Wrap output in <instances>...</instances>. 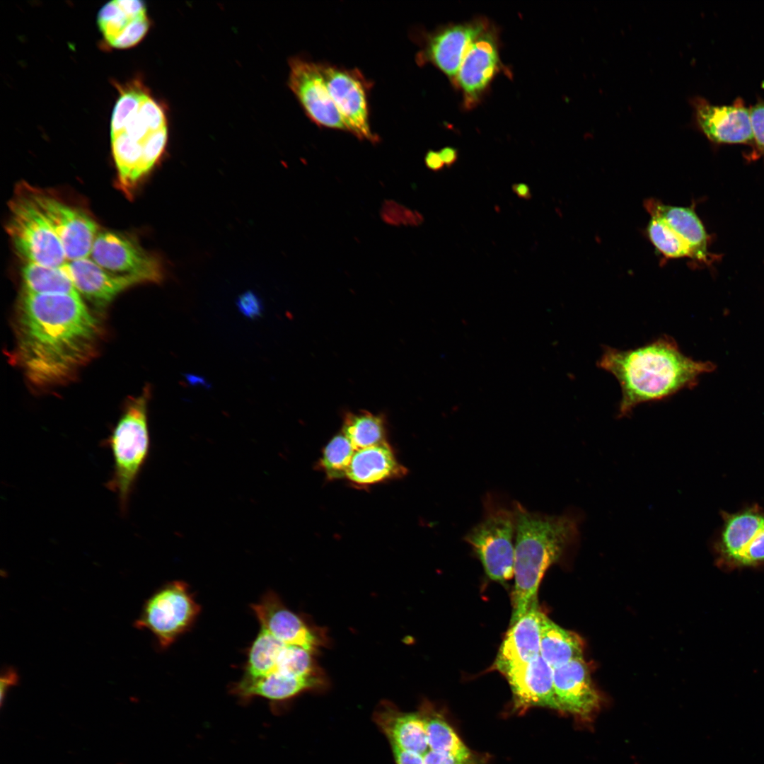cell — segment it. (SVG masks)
Listing matches in <instances>:
<instances>
[{
    "mask_svg": "<svg viewBox=\"0 0 764 764\" xmlns=\"http://www.w3.org/2000/svg\"><path fill=\"white\" fill-rule=\"evenodd\" d=\"M714 543L719 566L727 568L764 565V509L757 504L734 513L722 512Z\"/></svg>",
    "mask_w": 764,
    "mask_h": 764,
    "instance_id": "9",
    "label": "cell"
},
{
    "mask_svg": "<svg viewBox=\"0 0 764 764\" xmlns=\"http://www.w3.org/2000/svg\"><path fill=\"white\" fill-rule=\"evenodd\" d=\"M424 764H480L478 758L462 759L450 754L429 750L424 756Z\"/></svg>",
    "mask_w": 764,
    "mask_h": 764,
    "instance_id": "34",
    "label": "cell"
},
{
    "mask_svg": "<svg viewBox=\"0 0 764 764\" xmlns=\"http://www.w3.org/2000/svg\"><path fill=\"white\" fill-rule=\"evenodd\" d=\"M514 589L510 625L538 603L540 581L548 569L561 560L579 538L577 515L531 511L516 502Z\"/></svg>",
    "mask_w": 764,
    "mask_h": 764,
    "instance_id": "4",
    "label": "cell"
},
{
    "mask_svg": "<svg viewBox=\"0 0 764 764\" xmlns=\"http://www.w3.org/2000/svg\"><path fill=\"white\" fill-rule=\"evenodd\" d=\"M424 163L429 170L434 172L441 170L445 166L440 157L439 151L433 150H429L426 153L424 156Z\"/></svg>",
    "mask_w": 764,
    "mask_h": 764,
    "instance_id": "38",
    "label": "cell"
},
{
    "mask_svg": "<svg viewBox=\"0 0 764 764\" xmlns=\"http://www.w3.org/2000/svg\"><path fill=\"white\" fill-rule=\"evenodd\" d=\"M541 613L538 603H536L520 619L510 625L494 664V667L504 676L540 655Z\"/></svg>",
    "mask_w": 764,
    "mask_h": 764,
    "instance_id": "22",
    "label": "cell"
},
{
    "mask_svg": "<svg viewBox=\"0 0 764 764\" xmlns=\"http://www.w3.org/2000/svg\"><path fill=\"white\" fill-rule=\"evenodd\" d=\"M395 764H424L423 756L410 751H407L391 746Z\"/></svg>",
    "mask_w": 764,
    "mask_h": 764,
    "instance_id": "36",
    "label": "cell"
},
{
    "mask_svg": "<svg viewBox=\"0 0 764 764\" xmlns=\"http://www.w3.org/2000/svg\"><path fill=\"white\" fill-rule=\"evenodd\" d=\"M328 92L347 129L360 139L378 140L371 129L368 91L371 84L357 69L319 64Z\"/></svg>",
    "mask_w": 764,
    "mask_h": 764,
    "instance_id": "12",
    "label": "cell"
},
{
    "mask_svg": "<svg viewBox=\"0 0 764 764\" xmlns=\"http://www.w3.org/2000/svg\"><path fill=\"white\" fill-rule=\"evenodd\" d=\"M324 674L308 677H293L277 673L248 678L242 677L232 685L231 692L242 700L262 698L270 702L291 699L302 692L315 689L325 684Z\"/></svg>",
    "mask_w": 764,
    "mask_h": 764,
    "instance_id": "24",
    "label": "cell"
},
{
    "mask_svg": "<svg viewBox=\"0 0 764 764\" xmlns=\"http://www.w3.org/2000/svg\"><path fill=\"white\" fill-rule=\"evenodd\" d=\"M374 718L390 746L424 756L429 750L425 722L422 713L402 712L390 702L380 703Z\"/></svg>",
    "mask_w": 764,
    "mask_h": 764,
    "instance_id": "23",
    "label": "cell"
},
{
    "mask_svg": "<svg viewBox=\"0 0 764 764\" xmlns=\"http://www.w3.org/2000/svg\"><path fill=\"white\" fill-rule=\"evenodd\" d=\"M487 28L485 21L477 19L440 29L426 38L417 61L433 64L454 81L468 50Z\"/></svg>",
    "mask_w": 764,
    "mask_h": 764,
    "instance_id": "16",
    "label": "cell"
},
{
    "mask_svg": "<svg viewBox=\"0 0 764 764\" xmlns=\"http://www.w3.org/2000/svg\"><path fill=\"white\" fill-rule=\"evenodd\" d=\"M439 154L444 165L448 168L453 166L458 158V151L457 149L452 146H445L442 148L439 151Z\"/></svg>",
    "mask_w": 764,
    "mask_h": 764,
    "instance_id": "39",
    "label": "cell"
},
{
    "mask_svg": "<svg viewBox=\"0 0 764 764\" xmlns=\"http://www.w3.org/2000/svg\"><path fill=\"white\" fill-rule=\"evenodd\" d=\"M110 144L121 187L129 190L162 157L168 139L164 108L139 79L117 84Z\"/></svg>",
    "mask_w": 764,
    "mask_h": 764,
    "instance_id": "3",
    "label": "cell"
},
{
    "mask_svg": "<svg viewBox=\"0 0 764 764\" xmlns=\"http://www.w3.org/2000/svg\"><path fill=\"white\" fill-rule=\"evenodd\" d=\"M149 389L134 398L106 441L113 457V472L106 487L116 494L120 511L125 514L139 473L149 453L147 403Z\"/></svg>",
    "mask_w": 764,
    "mask_h": 764,
    "instance_id": "5",
    "label": "cell"
},
{
    "mask_svg": "<svg viewBox=\"0 0 764 764\" xmlns=\"http://www.w3.org/2000/svg\"><path fill=\"white\" fill-rule=\"evenodd\" d=\"M6 230L25 262L59 267L66 262L59 238L28 191L9 203Z\"/></svg>",
    "mask_w": 764,
    "mask_h": 764,
    "instance_id": "7",
    "label": "cell"
},
{
    "mask_svg": "<svg viewBox=\"0 0 764 764\" xmlns=\"http://www.w3.org/2000/svg\"><path fill=\"white\" fill-rule=\"evenodd\" d=\"M238 306L247 316L254 317L260 315V301L251 291H247L239 297Z\"/></svg>",
    "mask_w": 764,
    "mask_h": 764,
    "instance_id": "35",
    "label": "cell"
},
{
    "mask_svg": "<svg viewBox=\"0 0 764 764\" xmlns=\"http://www.w3.org/2000/svg\"><path fill=\"white\" fill-rule=\"evenodd\" d=\"M584 643L575 632L565 630L541 613L540 655L554 669L583 658Z\"/></svg>",
    "mask_w": 764,
    "mask_h": 764,
    "instance_id": "27",
    "label": "cell"
},
{
    "mask_svg": "<svg viewBox=\"0 0 764 764\" xmlns=\"http://www.w3.org/2000/svg\"><path fill=\"white\" fill-rule=\"evenodd\" d=\"M504 676L516 707H543L560 710L555 692L553 668L540 655Z\"/></svg>",
    "mask_w": 764,
    "mask_h": 764,
    "instance_id": "21",
    "label": "cell"
},
{
    "mask_svg": "<svg viewBox=\"0 0 764 764\" xmlns=\"http://www.w3.org/2000/svg\"><path fill=\"white\" fill-rule=\"evenodd\" d=\"M644 207L650 216L661 219L679 235L690 247L693 258L706 260L707 236L693 209L666 204L653 198L646 199Z\"/></svg>",
    "mask_w": 764,
    "mask_h": 764,
    "instance_id": "26",
    "label": "cell"
},
{
    "mask_svg": "<svg viewBox=\"0 0 764 764\" xmlns=\"http://www.w3.org/2000/svg\"><path fill=\"white\" fill-rule=\"evenodd\" d=\"M15 323L17 361L39 387L71 377L91 358L99 336L98 323L81 296L22 290Z\"/></svg>",
    "mask_w": 764,
    "mask_h": 764,
    "instance_id": "1",
    "label": "cell"
},
{
    "mask_svg": "<svg viewBox=\"0 0 764 764\" xmlns=\"http://www.w3.org/2000/svg\"><path fill=\"white\" fill-rule=\"evenodd\" d=\"M289 64V86L309 119L320 127L347 131L328 92L319 64L293 57Z\"/></svg>",
    "mask_w": 764,
    "mask_h": 764,
    "instance_id": "13",
    "label": "cell"
},
{
    "mask_svg": "<svg viewBox=\"0 0 764 764\" xmlns=\"http://www.w3.org/2000/svg\"><path fill=\"white\" fill-rule=\"evenodd\" d=\"M22 290L39 294L81 296L62 267L25 262L21 268Z\"/></svg>",
    "mask_w": 764,
    "mask_h": 764,
    "instance_id": "28",
    "label": "cell"
},
{
    "mask_svg": "<svg viewBox=\"0 0 764 764\" xmlns=\"http://www.w3.org/2000/svg\"><path fill=\"white\" fill-rule=\"evenodd\" d=\"M511 188L514 194L521 199L528 200L532 197L531 189L525 183H514L512 185Z\"/></svg>",
    "mask_w": 764,
    "mask_h": 764,
    "instance_id": "40",
    "label": "cell"
},
{
    "mask_svg": "<svg viewBox=\"0 0 764 764\" xmlns=\"http://www.w3.org/2000/svg\"><path fill=\"white\" fill-rule=\"evenodd\" d=\"M555 692L561 711L588 719L600 707L596 689L584 658L553 669Z\"/></svg>",
    "mask_w": 764,
    "mask_h": 764,
    "instance_id": "19",
    "label": "cell"
},
{
    "mask_svg": "<svg viewBox=\"0 0 764 764\" xmlns=\"http://www.w3.org/2000/svg\"><path fill=\"white\" fill-rule=\"evenodd\" d=\"M90 257L107 272L134 277L142 283H159L164 277L158 257L145 250L133 238L114 231L97 235Z\"/></svg>",
    "mask_w": 764,
    "mask_h": 764,
    "instance_id": "10",
    "label": "cell"
},
{
    "mask_svg": "<svg viewBox=\"0 0 764 764\" xmlns=\"http://www.w3.org/2000/svg\"><path fill=\"white\" fill-rule=\"evenodd\" d=\"M201 612L188 584L183 581L168 582L145 602L135 627L148 630L158 647L165 649L189 631Z\"/></svg>",
    "mask_w": 764,
    "mask_h": 764,
    "instance_id": "8",
    "label": "cell"
},
{
    "mask_svg": "<svg viewBox=\"0 0 764 764\" xmlns=\"http://www.w3.org/2000/svg\"><path fill=\"white\" fill-rule=\"evenodd\" d=\"M597 365L620 384L618 417L628 416L639 404L664 400L691 388L701 374L714 369L710 362L685 356L667 335L635 349L603 346Z\"/></svg>",
    "mask_w": 764,
    "mask_h": 764,
    "instance_id": "2",
    "label": "cell"
},
{
    "mask_svg": "<svg viewBox=\"0 0 764 764\" xmlns=\"http://www.w3.org/2000/svg\"><path fill=\"white\" fill-rule=\"evenodd\" d=\"M753 141L764 151V101H759L750 108Z\"/></svg>",
    "mask_w": 764,
    "mask_h": 764,
    "instance_id": "33",
    "label": "cell"
},
{
    "mask_svg": "<svg viewBox=\"0 0 764 764\" xmlns=\"http://www.w3.org/2000/svg\"><path fill=\"white\" fill-rule=\"evenodd\" d=\"M26 188L59 238L67 261L89 257L99 233L95 220L83 210L56 197L28 186Z\"/></svg>",
    "mask_w": 764,
    "mask_h": 764,
    "instance_id": "11",
    "label": "cell"
},
{
    "mask_svg": "<svg viewBox=\"0 0 764 764\" xmlns=\"http://www.w3.org/2000/svg\"><path fill=\"white\" fill-rule=\"evenodd\" d=\"M261 629L284 644L303 647L313 653L325 644L323 633L311 627L283 603L273 591H267L250 605Z\"/></svg>",
    "mask_w": 764,
    "mask_h": 764,
    "instance_id": "15",
    "label": "cell"
},
{
    "mask_svg": "<svg viewBox=\"0 0 764 764\" xmlns=\"http://www.w3.org/2000/svg\"><path fill=\"white\" fill-rule=\"evenodd\" d=\"M18 681V676L15 669L12 668H7L4 672L2 673L1 676V702H3L4 698L6 694V692L9 690L10 687L17 684Z\"/></svg>",
    "mask_w": 764,
    "mask_h": 764,
    "instance_id": "37",
    "label": "cell"
},
{
    "mask_svg": "<svg viewBox=\"0 0 764 764\" xmlns=\"http://www.w3.org/2000/svg\"><path fill=\"white\" fill-rule=\"evenodd\" d=\"M516 502L507 503L492 494L483 499L481 521L465 536L487 576L504 582L514 576Z\"/></svg>",
    "mask_w": 764,
    "mask_h": 764,
    "instance_id": "6",
    "label": "cell"
},
{
    "mask_svg": "<svg viewBox=\"0 0 764 764\" xmlns=\"http://www.w3.org/2000/svg\"><path fill=\"white\" fill-rule=\"evenodd\" d=\"M356 450L349 439L340 434L325 446L320 465L330 480L346 477L347 470Z\"/></svg>",
    "mask_w": 764,
    "mask_h": 764,
    "instance_id": "32",
    "label": "cell"
},
{
    "mask_svg": "<svg viewBox=\"0 0 764 764\" xmlns=\"http://www.w3.org/2000/svg\"><path fill=\"white\" fill-rule=\"evenodd\" d=\"M387 441L356 451L346 477L358 485H368L406 475Z\"/></svg>",
    "mask_w": 764,
    "mask_h": 764,
    "instance_id": "25",
    "label": "cell"
},
{
    "mask_svg": "<svg viewBox=\"0 0 764 764\" xmlns=\"http://www.w3.org/2000/svg\"><path fill=\"white\" fill-rule=\"evenodd\" d=\"M646 233L652 245L665 258H693L688 245L661 219L651 216Z\"/></svg>",
    "mask_w": 764,
    "mask_h": 764,
    "instance_id": "31",
    "label": "cell"
},
{
    "mask_svg": "<svg viewBox=\"0 0 764 764\" xmlns=\"http://www.w3.org/2000/svg\"><path fill=\"white\" fill-rule=\"evenodd\" d=\"M499 65L497 35L488 28L468 50L454 79L463 92L465 108H472L480 100Z\"/></svg>",
    "mask_w": 764,
    "mask_h": 764,
    "instance_id": "17",
    "label": "cell"
},
{
    "mask_svg": "<svg viewBox=\"0 0 764 764\" xmlns=\"http://www.w3.org/2000/svg\"><path fill=\"white\" fill-rule=\"evenodd\" d=\"M692 125L714 143L739 144L753 141L750 108L741 101L715 105L701 96L689 98Z\"/></svg>",
    "mask_w": 764,
    "mask_h": 764,
    "instance_id": "14",
    "label": "cell"
},
{
    "mask_svg": "<svg viewBox=\"0 0 764 764\" xmlns=\"http://www.w3.org/2000/svg\"><path fill=\"white\" fill-rule=\"evenodd\" d=\"M342 432L356 451L386 441L383 418L369 412L347 414Z\"/></svg>",
    "mask_w": 764,
    "mask_h": 764,
    "instance_id": "30",
    "label": "cell"
},
{
    "mask_svg": "<svg viewBox=\"0 0 764 764\" xmlns=\"http://www.w3.org/2000/svg\"><path fill=\"white\" fill-rule=\"evenodd\" d=\"M97 24L108 46L127 49L137 45L145 37L150 21L144 2L115 0L100 8Z\"/></svg>",
    "mask_w": 764,
    "mask_h": 764,
    "instance_id": "18",
    "label": "cell"
},
{
    "mask_svg": "<svg viewBox=\"0 0 764 764\" xmlns=\"http://www.w3.org/2000/svg\"><path fill=\"white\" fill-rule=\"evenodd\" d=\"M79 294L95 306H108L118 294L139 284L138 279L111 274L90 257L67 261L62 266Z\"/></svg>",
    "mask_w": 764,
    "mask_h": 764,
    "instance_id": "20",
    "label": "cell"
},
{
    "mask_svg": "<svg viewBox=\"0 0 764 764\" xmlns=\"http://www.w3.org/2000/svg\"><path fill=\"white\" fill-rule=\"evenodd\" d=\"M426 726L429 750L450 754L462 759L475 756L460 739L453 727L429 707L420 710Z\"/></svg>",
    "mask_w": 764,
    "mask_h": 764,
    "instance_id": "29",
    "label": "cell"
}]
</instances>
